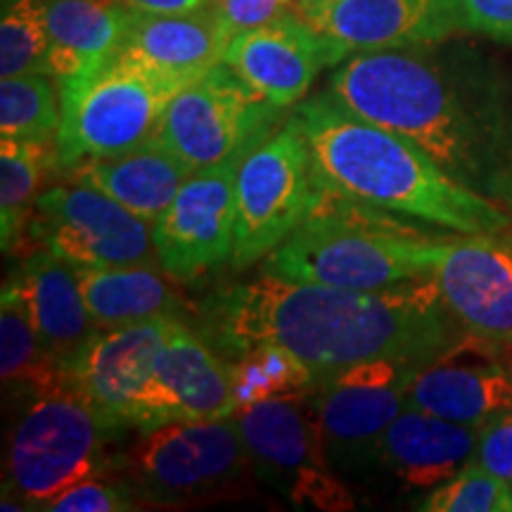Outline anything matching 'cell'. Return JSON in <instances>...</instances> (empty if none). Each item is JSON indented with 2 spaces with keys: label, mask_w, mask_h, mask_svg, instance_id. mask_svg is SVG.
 I'll return each mask as SVG.
<instances>
[{
  "label": "cell",
  "mask_w": 512,
  "mask_h": 512,
  "mask_svg": "<svg viewBox=\"0 0 512 512\" xmlns=\"http://www.w3.org/2000/svg\"><path fill=\"white\" fill-rule=\"evenodd\" d=\"M228 354L275 342L320 377L375 358L432 363L463 337L432 275L384 290H342L261 273L226 294L219 318Z\"/></svg>",
  "instance_id": "1"
},
{
  "label": "cell",
  "mask_w": 512,
  "mask_h": 512,
  "mask_svg": "<svg viewBox=\"0 0 512 512\" xmlns=\"http://www.w3.org/2000/svg\"><path fill=\"white\" fill-rule=\"evenodd\" d=\"M441 43L351 55L337 64L328 91L491 197L510 131L501 86L484 60Z\"/></svg>",
  "instance_id": "2"
},
{
  "label": "cell",
  "mask_w": 512,
  "mask_h": 512,
  "mask_svg": "<svg viewBox=\"0 0 512 512\" xmlns=\"http://www.w3.org/2000/svg\"><path fill=\"white\" fill-rule=\"evenodd\" d=\"M292 114L323 188L460 235H498L512 226L508 209L446 174L411 140L358 117L328 88L294 105Z\"/></svg>",
  "instance_id": "3"
},
{
  "label": "cell",
  "mask_w": 512,
  "mask_h": 512,
  "mask_svg": "<svg viewBox=\"0 0 512 512\" xmlns=\"http://www.w3.org/2000/svg\"><path fill=\"white\" fill-rule=\"evenodd\" d=\"M441 245L387 219L382 209L347 200L316 181L311 211L261 261V273L342 290H384L430 275Z\"/></svg>",
  "instance_id": "4"
},
{
  "label": "cell",
  "mask_w": 512,
  "mask_h": 512,
  "mask_svg": "<svg viewBox=\"0 0 512 512\" xmlns=\"http://www.w3.org/2000/svg\"><path fill=\"white\" fill-rule=\"evenodd\" d=\"M252 458L238 418L178 420L140 432L110 472L150 508H197L238 498Z\"/></svg>",
  "instance_id": "5"
},
{
  "label": "cell",
  "mask_w": 512,
  "mask_h": 512,
  "mask_svg": "<svg viewBox=\"0 0 512 512\" xmlns=\"http://www.w3.org/2000/svg\"><path fill=\"white\" fill-rule=\"evenodd\" d=\"M190 81L114 53L88 76L60 83L62 124L53 162L67 171L83 159L147 143L159 133L169 102Z\"/></svg>",
  "instance_id": "6"
},
{
  "label": "cell",
  "mask_w": 512,
  "mask_h": 512,
  "mask_svg": "<svg viewBox=\"0 0 512 512\" xmlns=\"http://www.w3.org/2000/svg\"><path fill=\"white\" fill-rule=\"evenodd\" d=\"M107 437L110 432L69 382L34 396L10 434L3 494L29 510H46L62 491L110 472Z\"/></svg>",
  "instance_id": "7"
},
{
  "label": "cell",
  "mask_w": 512,
  "mask_h": 512,
  "mask_svg": "<svg viewBox=\"0 0 512 512\" xmlns=\"http://www.w3.org/2000/svg\"><path fill=\"white\" fill-rule=\"evenodd\" d=\"M316 200L311 152L294 114L252 147L235 178V271L264 261L290 238Z\"/></svg>",
  "instance_id": "8"
},
{
  "label": "cell",
  "mask_w": 512,
  "mask_h": 512,
  "mask_svg": "<svg viewBox=\"0 0 512 512\" xmlns=\"http://www.w3.org/2000/svg\"><path fill=\"white\" fill-rule=\"evenodd\" d=\"M316 382L302 392L240 408L235 418L254 472L290 498L292 505L323 512L354 510V496L332 475L320 444Z\"/></svg>",
  "instance_id": "9"
},
{
  "label": "cell",
  "mask_w": 512,
  "mask_h": 512,
  "mask_svg": "<svg viewBox=\"0 0 512 512\" xmlns=\"http://www.w3.org/2000/svg\"><path fill=\"white\" fill-rule=\"evenodd\" d=\"M280 112L221 62L174 95L157 136L200 171L247 155L278 128Z\"/></svg>",
  "instance_id": "10"
},
{
  "label": "cell",
  "mask_w": 512,
  "mask_h": 512,
  "mask_svg": "<svg viewBox=\"0 0 512 512\" xmlns=\"http://www.w3.org/2000/svg\"><path fill=\"white\" fill-rule=\"evenodd\" d=\"M425 366L430 363L413 358H375L320 377L318 432L332 472L351 475L368 467L377 439L406 408L408 387Z\"/></svg>",
  "instance_id": "11"
},
{
  "label": "cell",
  "mask_w": 512,
  "mask_h": 512,
  "mask_svg": "<svg viewBox=\"0 0 512 512\" xmlns=\"http://www.w3.org/2000/svg\"><path fill=\"white\" fill-rule=\"evenodd\" d=\"M29 235L76 268L159 264L150 221L74 181L36 197Z\"/></svg>",
  "instance_id": "12"
},
{
  "label": "cell",
  "mask_w": 512,
  "mask_h": 512,
  "mask_svg": "<svg viewBox=\"0 0 512 512\" xmlns=\"http://www.w3.org/2000/svg\"><path fill=\"white\" fill-rule=\"evenodd\" d=\"M242 157L195 171L152 223L159 266L178 283H192L233 259L235 178Z\"/></svg>",
  "instance_id": "13"
},
{
  "label": "cell",
  "mask_w": 512,
  "mask_h": 512,
  "mask_svg": "<svg viewBox=\"0 0 512 512\" xmlns=\"http://www.w3.org/2000/svg\"><path fill=\"white\" fill-rule=\"evenodd\" d=\"M162 316L95 330L67 363V382L91 406L100 425L114 434L131 430L133 408L155 373L171 320Z\"/></svg>",
  "instance_id": "14"
},
{
  "label": "cell",
  "mask_w": 512,
  "mask_h": 512,
  "mask_svg": "<svg viewBox=\"0 0 512 512\" xmlns=\"http://www.w3.org/2000/svg\"><path fill=\"white\" fill-rule=\"evenodd\" d=\"M235 413L228 366L181 318H174L155 373L133 408L131 430L150 432L169 422L230 418Z\"/></svg>",
  "instance_id": "15"
},
{
  "label": "cell",
  "mask_w": 512,
  "mask_h": 512,
  "mask_svg": "<svg viewBox=\"0 0 512 512\" xmlns=\"http://www.w3.org/2000/svg\"><path fill=\"white\" fill-rule=\"evenodd\" d=\"M297 12L335 48L339 62L458 34L451 0H313Z\"/></svg>",
  "instance_id": "16"
},
{
  "label": "cell",
  "mask_w": 512,
  "mask_h": 512,
  "mask_svg": "<svg viewBox=\"0 0 512 512\" xmlns=\"http://www.w3.org/2000/svg\"><path fill=\"white\" fill-rule=\"evenodd\" d=\"M223 62L275 107L299 105L323 67H337L335 48L297 10L230 38Z\"/></svg>",
  "instance_id": "17"
},
{
  "label": "cell",
  "mask_w": 512,
  "mask_h": 512,
  "mask_svg": "<svg viewBox=\"0 0 512 512\" xmlns=\"http://www.w3.org/2000/svg\"><path fill=\"white\" fill-rule=\"evenodd\" d=\"M406 406L475 427L491 415L512 411V368L501 344L463 332L415 375Z\"/></svg>",
  "instance_id": "18"
},
{
  "label": "cell",
  "mask_w": 512,
  "mask_h": 512,
  "mask_svg": "<svg viewBox=\"0 0 512 512\" xmlns=\"http://www.w3.org/2000/svg\"><path fill=\"white\" fill-rule=\"evenodd\" d=\"M430 275L465 332L512 344V254L496 235L444 242Z\"/></svg>",
  "instance_id": "19"
},
{
  "label": "cell",
  "mask_w": 512,
  "mask_h": 512,
  "mask_svg": "<svg viewBox=\"0 0 512 512\" xmlns=\"http://www.w3.org/2000/svg\"><path fill=\"white\" fill-rule=\"evenodd\" d=\"M477 434L475 425L406 406L377 439L368 467H380L403 489L430 491L475 458Z\"/></svg>",
  "instance_id": "20"
},
{
  "label": "cell",
  "mask_w": 512,
  "mask_h": 512,
  "mask_svg": "<svg viewBox=\"0 0 512 512\" xmlns=\"http://www.w3.org/2000/svg\"><path fill=\"white\" fill-rule=\"evenodd\" d=\"M230 38L211 0L188 12H133L117 53L157 72L197 79L223 62Z\"/></svg>",
  "instance_id": "21"
},
{
  "label": "cell",
  "mask_w": 512,
  "mask_h": 512,
  "mask_svg": "<svg viewBox=\"0 0 512 512\" xmlns=\"http://www.w3.org/2000/svg\"><path fill=\"white\" fill-rule=\"evenodd\" d=\"M67 171L69 181L105 192L150 223L157 221L181 185L195 174L159 136L119 155L83 159Z\"/></svg>",
  "instance_id": "22"
},
{
  "label": "cell",
  "mask_w": 512,
  "mask_h": 512,
  "mask_svg": "<svg viewBox=\"0 0 512 512\" xmlns=\"http://www.w3.org/2000/svg\"><path fill=\"white\" fill-rule=\"evenodd\" d=\"M34 325L50 354L67 368L95 330L83 302L76 266L38 245L17 271Z\"/></svg>",
  "instance_id": "23"
},
{
  "label": "cell",
  "mask_w": 512,
  "mask_h": 512,
  "mask_svg": "<svg viewBox=\"0 0 512 512\" xmlns=\"http://www.w3.org/2000/svg\"><path fill=\"white\" fill-rule=\"evenodd\" d=\"M133 12L126 0H46L48 64L57 83L88 76L110 60Z\"/></svg>",
  "instance_id": "24"
},
{
  "label": "cell",
  "mask_w": 512,
  "mask_h": 512,
  "mask_svg": "<svg viewBox=\"0 0 512 512\" xmlns=\"http://www.w3.org/2000/svg\"><path fill=\"white\" fill-rule=\"evenodd\" d=\"M86 309L98 330L178 316L183 297L159 264L76 268Z\"/></svg>",
  "instance_id": "25"
},
{
  "label": "cell",
  "mask_w": 512,
  "mask_h": 512,
  "mask_svg": "<svg viewBox=\"0 0 512 512\" xmlns=\"http://www.w3.org/2000/svg\"><path fill=\"white\" fill-rule=\"evenodd\" d=\"M0 375L5 389L31 399L67 384V368L38 335L17 273L5 280L0 297Z\"/></svg>",
  "instance_id": "26"
},
{
  "label": "cell",
  "mask_w": 512,
  "mask_h": 512,
  "mask_svg": "<svg viewBox=\"0 0 512 512\" xmlns=\"http://www.w3.org/2000/svg\"><path fill=\"white\" fill-rule=\"evenodd\" d=\"M55 159L46 143L0 138V242L5 254L24 247V233L34 214L38 185Z\"/></svg>",
  "instance_id": "27"
},
{
  "label": "cell",
  "mask_w": 512,
  "mask_h": 512,
  "mask_svg": "<svg viewBox=\"0 0 512 512\" xmlns=\"http://www.w3.org/2000/svg\"><path fill=\"white\" fill-rule=\"evenodd\" d=\"M62 124L60 83L50 74L0 81V138L55 143Z\"/></svg>",
  "instance_id": "28"
},
{
  "label": "cell",
  "mask_w": 512,
  "mask_h": 512,
  "mask_svg": "<svg viewBox=\"0 0 512 512\" xmlns=\"http://www.w3.org/2000/svg\"><path fill=\"white\" fill-rule=\"evenodd\" d=\"M235 406L247 408L254 403L302 392L316 382V373L290 349L275 342H261L228 363Z\"/></svg>",
  "instance_id": "29"
},
{
  "label": "cell",
  "mask_w": 512,
  "mask_h": 512,
  "mask_svg": "<svg viewBox=\"0 0 512 512\" xmlns=\"http://www.w3.org/2000/svg\"><path fill=\"white\" fill-rule=\"evenodd\" d=\"M48 57L50 36L46 0H3L0 79L22 74H50Z\"/></svg>",
  "instance_id": "30"
},
{
  "label": "cell",
  "mask_w": 512,
  "mask_h": 512,
  "mask_svg": "<svg viewBox=\"0 0 512 512\" xmlns=\"http://www.w3.org/2000/svg\"><path fill=\"white\" fill-rule=\"evenodd\" d=\"M418 510L427 512H512V486L470 460L453 477L430 489Z\"/></svg>",
  "instance_id": "31"
},
{
  "label": "cell",
  "mask_w": 512,
  "mask_h": 512,
  "mask_svg": "<svg viewBox=\"0 0 512 512\" xmlns=\"http://www.w3.org/2000/svg\"><path fill=\"white\" fill-rule=\"evenodd\" d=\"M143 508L131 486L119 477H91L62 491L46 505L53 512H128Z\"/></svg>",
  "instance_id": "32"
},
{
  "label": "cell",
  "mask_w": 512,
  "mask_h": 512,
  "mask_svg": "<svg viewBox=\"0 0 512 512\" xmlns=\"http://www.w3.org/2000/svg\"><path fill=\"white\" fill-rule=\"evenodd\" d=\"M458 34L512 43V0H451Z\"/></svg>",
  "instance_id": "33"
},
{
  "label": "cell",
  "mask_w": 512,
  "mask_h": 512,
  "mask_svg": "<svg viewBox=\"0 0 512 512\" xmlns=\"http://www.w3.org/2000/svg\"><path fill=\"white\" fill-rule=\"evenodd\" d=\"M472 460L512 486V411L491 415L479 425Z\"/></svg>",
  "instance_id": "34"
},
{
  "label": "cell",
  "mask_w": 512,
  "mask_h": 512,
  "mask_svg": "<svg viewBox=\"0 0 512 512\" xmlns=\"http://www.w3.org/2000/svg\"><path fill=\"white\" fill-rule=\"evenodd\" d=\"M228 38L264 27L294 10V0H211Z\"/></svg>",
  "instance_id": "35"
},
{
  "label": "cell",
  "mask_w": 512,
  "mask_h": 512,
  "mask_svg": "<svg viewBox=\"0 0 512 512\" xmlns=\"http://www.w3.org/2000/svg\"><path fill=\"white\" fill-rule=\"evenodd\" d=\"M491 197L501 202L503 207L512 214V121H510V131H508V143H505L503 164H501V171H498V176H496L494 192H491Z\"/></svg>",
  "instance_id": "36"
},
{
  "label": "cell",
  "mask_w": 512,
  "mask_h": 512,
  "mask_svg": "<svg viewBox=\"0 0 512 512\" xmlns=\"http://www.w3.org/2000/svg\"><path fill=\"white\" fill-rule=\"evenodd\" d=\"M126 3L138 12H159V15H166V12H188L202 8L209 0H126Z\"/></svg>",
  "instance_id": "37"
},
{
  "label": "cell",
  "mask_w": 512,
  "mask_h": 512,
  "mask_svg": "<svg viewBox=\"0 0 512 512\" xmlns=\"http://www.w3.org/2000/svg\"><path fill=\"white\" fill-rule=\"evenodd\" d=\"M498 238V242H501V245L508 249V252L512 254V226L510 228H505V230H501V233L496 235Z\"/></svg>",
  "instance_id": "38"
},
{
  "label": "cell",
  "mask_w": 512,
  "mask_h": 512,
  "mask_svg": "<svg viewBox=\"0 0 512 512\" xmlns=\"http://www.w3.org/2000/svg\"><path fill=\"white\" fill-rule=\"evenodd\" d=\"M501 351H503L505 361H508V366L512 368V344H501Z\"/></svg>",
  "instance_id": "39"
},
{
  "label": "cell",
  "mask_w": 512,
  "mask_h": 512,
  "mask_svg": "<svg viewBox=\"0 0 512 512\" xmlns=\"http://www.w3.org/2000/svg\"><path fill=\"white\" fill-rule=\"evenodd\" d=\"M309 3H313V0H294V10L304 8V5H309Z\"/></svg>",
  "instance_id": "40"
}]
</instances>
